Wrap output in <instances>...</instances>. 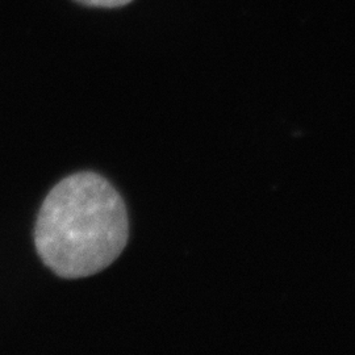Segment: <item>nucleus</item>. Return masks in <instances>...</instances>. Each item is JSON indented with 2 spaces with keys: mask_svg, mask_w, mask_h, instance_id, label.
<instances>
[{
  "mask_svg": "<svg viewBox=\"0 0 355 355\" xmlns=\"http://www.w3.org/2000/svg\"><path fill=\"white\" fill-rule=\"evenodd\" d=\"M127 208L105 178L78 173L48 193L38 214L35 242L58 277H91L114 263L127 246Z\"/></svg>",
  "mask_w": 355,
  "mask_h": 355,
  "instance_id": "nucleus-1",
  "label": "nucleus"
},
{
  "mask_svg": "<svg viewBox=\"0 0 355 355\" xmlns=\"http://www.w3.org/2000/svg\"><path fill=\"white\" fill-rule=\"evenodd\" d=\"M85 6L91 7H104V8H114V7H121L130 3L132 0H76Z\"/></svg>",
  "mask_w": 355,
  "mask_h": 355,
  "instance_id": "nucleus-2",
  "label": "nucleus"
}]
</instances>
